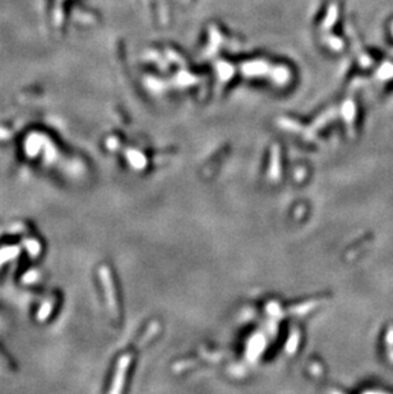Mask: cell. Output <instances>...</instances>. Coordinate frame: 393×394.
I'll use <instances>...</instances> for the list:
<instances>
[]
</instances>
